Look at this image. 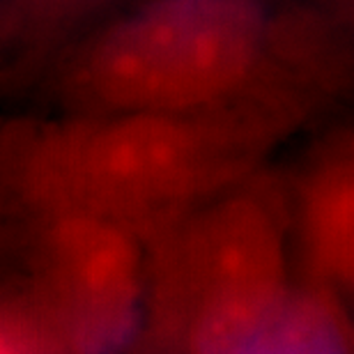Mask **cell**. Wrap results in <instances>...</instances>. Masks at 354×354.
I'll use <instances>...</instances> for the list:
<instances>
[{"mask_svg":"<svg viewBox=\"0 0 354 354\" xmlns=\"http://www.w3.org/2000/svg\"><path fill=\"white\" fill-rule=\"evenodd\" d=\"M3 55H5L3 53V44H0V67H3ZM0 72H3V69H0Z\"/></svg>","mask_w":354,"mask_h":354,"instance_id":"5","label":"cell"},{"mask_svg":"<svg viewBox=\"0 0 354 354\" xmlns=\"http://www.w3.org/2000/svg\"><path fill=\"white\" fill-rule=\"evenodd\" d=\"M109 0H0L3 53L48 51Z\"/></svg>","mask_w":354,"mask_h":354,"instance_id":"3","label":"cell"},{"mask_svg":"<svg viewBox=\"0 0 354 354\" xmlns=\"http://www.w3.org/2000/svg\"><path fill=\"white\" fill-rule=\"evenodd\" d=\"M301 72L269 0H145L65 55L60 90L88 115L194 113Z\"/></svg>","mask_w":354,"mask_h":354,"instance_id":"2","label":"cell"},{"mask_svg":"<svg viewBox=\"0 0 354 354\" xmlns=\"http://www.w3.org/2000/svg\"><path fill=\"white\" fill-rule=\"evenodd\" d=\"M246 354H348L338 324L320 308L306 306L267 324Z\"/></svg>","mask_w":354,"mask_h":354,"instance_id":"4","label":"cell"},{"mask_svg":"<svg viewBox=\"0 0 354 354\" xmlns=\"http://www.w3.org/2000/svg\"><path fill=\"white\" fill-rule=\"evenodd\" d=\"M297 76L194 113H111L48 127L28 184L55 212L129 223L173 209L235 168L304 104Z\"/></svg>","mask_w":354,"mask_h":354,"instance_id":"1","label":"cell"}]
</instances>
